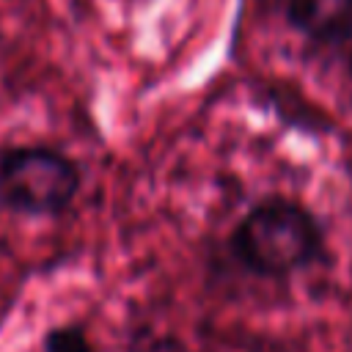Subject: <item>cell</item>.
I'll return each mask as SVG.
<instances>
[{
  "label": "cell",
  "instance_id": "6da1fadb",
  "mask_svg": "<svg viewBox=\"0 0 352 352\" xmlns=\"http://www.w3.org/2000/svg\"><path fill=\"white\" fill-rule=\"evenodd\" d=\"M231 256L256 278L283 280L324 258L327 242L319 217L300 201L267 195L253 204L228 236Z\"/></svg>",
  "mask_w": 352,
  "mask_h": 352
},
{
  "label": "cell",
  "instance_id": "7a4b0ae2",
  "mask_svg": "<svg viewBox=\"0 0 352 352\" xmlns=\"http://www.w3.org/2000/svg\"><path fill=\"white\" fill-rule=\"evenodd\" d=\"M82 187L80 165L47 143L0 146V206L19 217H58Z\"/></svg>",
  "mask_w": 352,
  "mask_h": 352
},
{
  "label": "cell",
  "instance_id": "3957f363",
  "mask_svg": "<svg viewBox=\"0 0 352 352\" xmlns=\"http://www.w3.org/2000/svg\"><path fill=\"white\" fill-rule=\"evenodd\" d=\"M286 19L302 38L322 47L352 38V0H286Z\"/></svg>",
  "mask_w": 352,
  "mask_h": 352
},
{
  "label": "cell",
  "instance_id": "277c9868",
  "mask_svg": "<svg viewBox=\"0 0 352 352\" xmlns=\"http://www.w3.org/2000/svg\"><path fill=\"white\" fill-rule=\"evenodd\" d=\"M44 352H96V349L82 327L60 324L44 336Z\"/></svg>",
  "mask_w": 352,
  "mask_h": 352
},
{
  "label": "cell",
  "instance_id": "5b68a950",
  "mask_svg": "<svg viewBox=\"0 0 352 352\" xmlns=\"http://www.w3.org/2000/svg\"><path fill=\"white\" fill-rule=\"evenodd\" d=\"M349 74H352V55H349Z\"/></svg>",
  "mask_w": 352,
  "mask_h": 352
}]
</instances>
